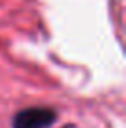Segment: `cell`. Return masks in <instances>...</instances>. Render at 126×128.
<instances>
[{"mask_svg": "<svg viewBox=\"0 0 126 128\" xmlns=\"http://www.w3.org/2000/svg\"><path fill=\"white\" fill-rule=\"evenodd\" d=\"M56 119L58 113L52 108H24L15 113L13 128H48Z\"/></svg>", "mask_w": 126, "mask_h": 128, "instance_id": "1", "label": "cell"}]
</instances>
